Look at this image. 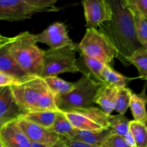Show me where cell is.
<instances>
[{
  "label": "cell",
  "mask_w": 147,
  "mask_h": 147,
  "mask_svg": "<svg viewBox=\"0 0 147 147\" xmlns=\"http://www.w3.org/2000/svg\"><path fill=\"white\" fill-rule=\"evenodd\" d=\"M133 14L137 38L142 47L147 50V19L137 14Z\"/></svg>",
  "instance_id": "cell-27"
},
{
  "label": "cell",
  "mask_w": 147,
  "mask_h": 147,
  "mask_svg": "<svg viewBox=\"0 0 147 147\" xmlns=\"http://www.w3.org/2000/svg\"><path fill=\"white\" fill-rule=\"evenodd\" d=\"M146 84L144 86L142 93L138 94L133 93L129 106L134 120L142 123H144L147 117V95L146 93Z\"/></svg>",
  "instance_id": "cell-17"
},
{
  "label": "cell",
  "mask_w": 147,
  "mask_h": 147,
  "mask_svg": "<svg viewBox=\"0 0 147 147\" xmlns=\"http://www.w3.org/2000/svg\"><path fill=\"white\" fill-rule=\"evenodd\" d=\"M103 147H131L125 139L117 134H113L107 139Z\"/></svg>",
  "instance_id": "cell-29"
},
{
  "label": "cell",
  "mask_w": 147,
  "mask_h": 147,
  "mask_svg": "<svg viewBox=\"0 0 147 147\" xmlns=\"http://www.w3.org/2000/svg\"><path fill=\"white\" fill-rule=\"evenodd\" d=\"M0 136L4 147H32L31 141L22 130L17 120L3 126Z\"/></svg>",
  "instance_id": "cell-13"
},
{
  "label": "cell",
  "mask_w": 147,
  "mask_h": 147,
  "mask_svg": "<svg viewBox=\"0 0 147 147\" xmlns=\"http://www.w3.org/2000/svg\"><path fill=\"white\" fill-rule=\"evenodd\" d=\"M26 113L17 103L11 87H0V129L7 123L18 120Z\"/></svg>",
  "instance_id": "cell-11"
},
{
  "label": "cell",
  "mask_w": 147,
  "mask_h": 147,
  "mask_svg": "<svg viewBox=\"0 0 147 147\" xmlns=\"http://www.w3.org/2000/svg\"><path fill=\"white\" fill-rule=\"evenodd\" d=\"M129 131L133 136L136 147H147V129L144 123L137 121H130Z\"/></svg>",
  "instance_id": "cell-25"
},
{
  "label": "cell",
  "mask_w": 147,
  "mask_h": 147,
  "mask_svg": "<svg viewBox=\"0 0 147 147\" xmlns=\"http://www.w3.org/2000/svg\"><path fill=\"white\" fill-rule=\"evenodd\" d=\"M17 103L25 111H59L55 96L43 78L36 77L17 86L11 87Z\"/></svg>",
  "instance_id": "cell-2"
},
{
  "label": "cell",
  "mask_w": 147,
  "mask_h": 147,
  "mask_svg": "<svg viewBox=\"0 0 147 147\" xmlns=\"http://www.w3.org/2000/svg\"><path fill=\"white\" fill-rule=\"evenodd\" d=\"M65 140L66 139H62L61 140H60L58 142L55 144L54 145H52V146H47V145H43L40 144L32 142V147H66Z\"/></svg>",
  "instance_id": "cell-32"
},
{
  "label": "cell",
  "mask_w": 147,
  "mask_h": 147,
  "mask_svg": "<svg viewBox=\"0 0 147 147\" xmlns=\"http://www.w3.org/2000/svg\"><path fill=\"white\" fill-rule=\"evenodd\" d=\"M59 111H40L27 112L22 118L42 126L45 129L51 127L55 123Z\"/></svg>",
  "instance_id": "cell-21"
},
{
  "label": "cell",
  "mask_w": 147,
  "mask_h": 147,
  "mask_svg": "<svg viewBox=\"0 0 147 147\" xmlns=\"http://www.w3.org/2000/svg\"><path fill=\"white\" fill-rule=\"evenodd\" d=\"M132 94L133 92L130 88L126 87L119 89L114 104V111L120 115H124L130 106Z\"/></svg>",
  "instance_id": "cell-26"
},
{
  "label": "cell",
  "mask_w": 147,
  "mask_h": 147,
  "mask_svg": "<svg viewBox=\"0 0 147 147\" xmlns=\"http://www.w3.org/2000/svg\"><path fill=\"white\" fill-rule=\"evenodd\" d=\"M65 144L66 147H97L92 146V145L90 144H88L83 143V142L72 140V139H67V140H65Z\"/></svg>",
  "instance_id": "cell-31"
},
{
  "label": "cell",
  "mask_w": 147,
  "mask_h": 147,
  "mask_svg": "<svg viewBox=\"0 0 147 147\" xmlns=\"http://www.w3.org/2000/svg\"><path fill=\"white\" fill-rule=\"evenodd\" d=\"M102 77L106 84L116 88H126V86L130 83L131 80H134L138 78H129L123 76L121 73H118L113 67L109 65H106L102 73Z\"/></svg>",
  "instance_id": "cell-20"
},
{
  "label": "cell",
  "mask_w": 147,
  "mask_h": 147,
  "mask_svg": "<svg viewBox=\"0 0 147 147\" xmlns=\"http://www.w3.org/2000/svg\"><path fill=\"white\" fill-rule=\"evenodd\" d=\"M77 49L78 45L76 44L73 46L45 50L40 78L57 76L65 73H81L76 57Z\"/></svg>",
  "instance_id": "cell-6"
},
{
  "label": "cell",
  "mask_w": 147,
  "mask_h": 147,
  "mask_svg": "<svg viewBox=\"0 0 147 147\" xmlns=\"http://www.w3.org/2000/svg\"><path fill=\"white\" fill-rule=\"evenodd\" d=\"M82 4L87 28L97 29L111 20L112 9L109 0H85Z\"/></svg>",
  "instance_id": "cell-9"
},
{
  "label": "cell",
  "mask_w": 147,
  "mask_h": 147,
  "mask_svg": "<svg viewBox=\"0 0 147 147\" xmlns=\"http://www.w3.org/2000/svg\"><path fill=\"white\" fill-rule=\"evenodd\" d=\"M47 129L66 140L73 139L76 136V129L73 127L64 113L60 111L57 113L55 123L51 127Z\"/></svg>",
  "instance_id": "cell-19"
},
{
  "label": "cell",
  "mask_w": 147,
  "mask_h": 147,
  "mask_svg": "<svg viewBox=\"0 0 147 147\" xmlns=\"http://www.w3.org/2000/svg\"><path fill=\"white\" fill-rule=\"evenodd\" d=\"M78 50L109 65L114 59H119L117 50L98 29H86L84 37L78 45Z\"/></svg>",
  "instance_id": "cell-7"
},
{
  "label": "cell",
  "mask_w": 147,
  "mask_h": 147,
  "mask_svg": "<svg viewBox=\"0 0 147 147\" xmlns=\"http://www.w3.org/2000/svg\"><path fill=\"white\" fill-rule=\"evenodd\" d=\"M73 84L74 88L70 93L55 96L56 106L60 111H78L91 107L95 103L98 92L103 83L86 73Z\"/></svg>",
  "instance_id": "cell-4"
},
{
  "label": "cell",
  "mask_w": 147,
  "mask_h": 147,
  "mask_svg": "<svg viewBox=\"0 0 147 147\" xmlns=\"http://www.w3.org/2000/svg\"><path fill=\"white\" fill-rule=\"evenodd\" d=\"M17 122L31 142L52 146L63 139L59 135L50 131L47 129L32 123L22 117L19 119Z\"/></svg>",
  "instance_id": "cell-12"
},
{
  "label": "cell",
  "mask_w": 147,
  "mask_h": 147,
  "mask_svg": "<svg viewBox=\"0 0 147 147\" xmlns=\"http://www.w3.org/2000/svg\"><path fill=\"white\" fill-rule=\"evenodd\" d=\"M119 89L103 83L96 96L95 103L99 105L102 110L108 114L114 111V104Z\"/></svg>",
  "instance_id": "cell-16"
},
{
  "label": "cell",
  "mask_w": 147,
  "mask_h": 147,
  "mask_svg": "<svg viewBox=\"0 0 147 147\" xmlns=\"http://www.w3.org/2000/svg\"><path fill=\"white\" fill-rule=\"evenodd\" d=\"M49 89L55 96H61L70 93L74 88L73 83H70L58 76H51L43 78Z\"/></svg>",
  "instance_id": "cell-23"
},
{
  "label": "cell",
  "mask_w": 147,
  "mask_h": 147,
  "mask_svg": "<svg viewBox=\"0 0 147 147\" xmlns=\"http://www.w3.org/2000/svg\"><path fill=\"white\" fill-rule=\"evenodd\" d=\"M114 134L111 129L94 131H80L76 129V136L72 140L83 142L97 147H103L107 139Z\"/></svg>",
  "instance_id": "cell-15"
},
{
  "label": "cell",
  "mask_w": 147,
  "mask_h": 147,
  "mask_svg": "<svg viewBox=\"0 0 147 147\" xmlns=\"http://www.w3.org/2000/svg\"><path fill=\"white\" fill-rule=\"evenodd\" d=\"M0 147H4V144H3L2 140H1V136H0Z\"/></svg>",
  "instance_id": "cell-34"
},
{
  "label": "cell",
  "mask_w": 147,
  "mask_h": 147,
  "mask_svg": "<svg viewBox=\"0 0 147 147\" xmlns=\"http://www.w3.org/2000/svg\"><path fill=\"white\" fill-rule=\"evenodd\" d=\"M8 50L24 72L34 77H40L45 51L37 45L34 34L24 32L17 34L9 44Z\"/></svg>",
  "instance_id": "cell-3"
},
{
  "label": "cell",
  "mask_w": 147,
  "mask_h": 147,
  "mask_svg": "<svg viewBox=\"0 0 147 147\" xmlns=\"http://www.w3.org/2000/svg\"><path fill=\"white\" fill-rule=\"evenodd\" d=\"M34 37L36 42L47 45L50 49L60 48L76 45L69 37L65 24L60 22L53 23L42 32L34 34Z\"/></svg>",
  "instance_id": "cell-10"
},
{
  "label": "cell",
  "mask_w": 147,
  "mask_h": 147,
  "mask_svg": "<svg viewBox=\"0 0 147 147\" xmlns=\"http://www.w3.org/2000/svg\"><path fill=\"white\" fill-rule=\"evenodd\" d=\"M130 65L136 67L139 72V78L147 81V50L144 47L135 51L128 59Z\"/></svg>",
  "instance_id": "cell-24"
},
{
  "label": "cell",
  "mask_w": 147,
  "mask_h": 147,
  "mask_svg": "<svg viewBox=\"0 0 147 147\" xmlns=\"http://www.w3.org/2000/svg\"><path fill=\"white\" fill-rule=\"evenodd\" d=\"M74 129L80 131L100 130L103 128L89 119L88 116L78 111L63 112Z\"/></svg>",
  "instance_id": "cell-18"
},
{
  "label": "cell",
  "mask_w": 147,
  "mask_h": 147,
  "mask_svg": "<svg viewBox=\"0 0 147 147\" xmlns=\"http://www.w3.org/2000/svg\"><path fill=\"white\" fill-rule=\"evenodd\" d=\"M124 2L133 14L147 19V0H124Z\"/></svg>",
  "instance_id": "cell-28"
},
{
  "label": "cell",
  "mask_w": 147,
  "mask_h": 147,
  "mask_svg": "<svg viewBox=\"0 0 147 147\" xmlns=\"http://www.w3.org/2000/svg\"><path fill=\"white\" fill-rule=\"evenodd\" d=\"M77 52L79 53L80 60H81V61L83 62V63L86 65V68H87V71H86V73L91 76V77H93V79H95L97 81L104 83L103 77H102V73H103V69L106 66V64L98 61V60L88 57L82 52L78 50V49ZM86 73H84V74H86Z\"/></svg>",
  "instance_id": "cell-22"
},
{
  "label": "cell",
  "mask_w": 147,
  "mask_h": 147,
  "mask_svg": "<svg viewBox=\"0 0 147 147\" xmlns=\"http://www.w3.org/2000/svg\"><path fill=\"white\" fill-rule=\"evenodd\" d=\"M112 9L111 20L102 24L98 30L111 42L119 53L118 60L124 66L128 59L143 47L137 38L134 14L124 0H109Z\"/></svg>",
  "instance_id": "cell-1"
},
{
  "label": "cell",
  "mask_w": 147,
  "mask_h": 147,
  "mask_svg": "<svg viewBox=\"0 0 147 147\" xmlns=\"http://www.w3.org/2000/svg\"><path fill=\"white\" fill-rule=\"evenodd\" d=\"M144 124H145V126H146V127L147 129V117H146V120H145V121H144Z\"/></svg>",
  "instance_id": "cell-35"
},
{
  "label": "cell",
  "mask_w": 147,
  "mask_h": 147,
  "mask_svg": "<svg viewBox=\"0 0 147 147\" xmlns=\"http://www.w3.org/2000/svg\"><path fill=\"white\" fill-rule=\"evenodd\" d=\"M13 40H14V37H9L0 34V48L4 47V46L7 45L9 44L10 42H11L13 41Z\"/></svg>",
  "instance_id": "cell-33"
},
{
  "label": "cell",
  "mask_w": 147,
  "mask_h": 147,
  "mask_svg": "<svg viewBox=\"0 0 147 147\" xmlns=\"http://www.w3.org/2000/svg\"><path fill=\"white\" fill-rule=\"evenodd\" d=\"M22 83H23L13 76L0 72V87H14L20 86Z\"/></svg>",
  "instance_id": "cell-30"
},
{
  "label": "cell",
  "mask_w": 147,
  "mask_h": 147,
  "mask_svg": "<svg viewBox=\"0 0 147 147\" xmlns=\"http://www.w3.org/2000/svg\"><path fill=\"white\" fill-rule=\"evenodd\" d=\"M78 112L88 116L103 129H111L114 134L125 138L129 133V124L130 120L124 115L119 114L112 116L105 113L102 109L93 106L78 111Z\"/></svg>",
  "instance_id": "cell-8"
},
{
  "label": "cell",
  "mask_w": 147,
  "mask_h": 147,
  "mask_svg": "<svg viewBox=\"0 0 147 147\" xmlns=\"http://www.w3.org/2000/svg\"><path fill=\"white\" fill-rule=\"evenodd\" d=\"M57 0H0V20L23 21L38 13L57 11Z\"/></svg>",
  "instance_id": "cell-5"
},
{
  "label": "cell",
  "mask_w": 147,
  "mask_h": 147,
  "mask_svg": "<svg viewBox=\"0 0 147 147\" xmlns=\"http://www.w3.org/2000/svg\"><path fill=\"white\" fill-rule=\"evenodd\" d=\"M8 45L9 44L0 48V72L13 76L22 83H25L36 78L27 74L19 66L9 52Z\"/></svg>",
  "instance_id": "cell-14"
}]
</instances>
